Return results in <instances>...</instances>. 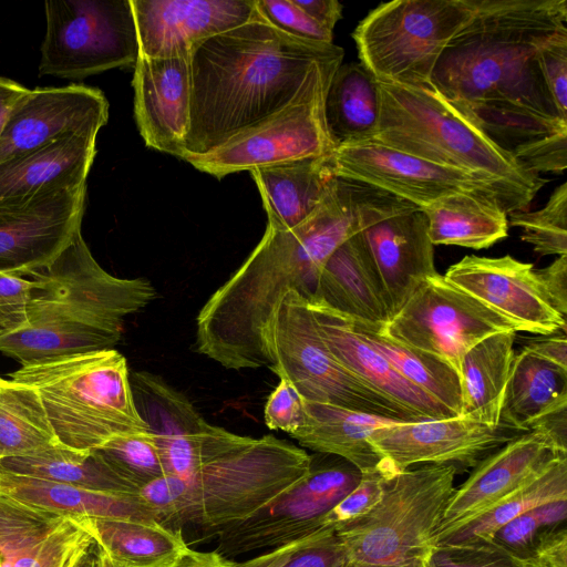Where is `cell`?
<instances>
[{
    "mask_svg": "<svg viewBox=\"0 0 567 567\" xmlns=\"http://www.w3.org/2000/svg\"><path fill=\"white\" fill-rule=\"evenodd\" d=\"M567 29L566 0H474L467 24L442 52L432 87L526 169L560 173L567 121L544 83L537 55Z\"/></svg>",
    "mask_w": 567,
    "mask_h": 567,
    "instance_id": "cell-1",
    "label": "cell"
},
{
    "mask_svg": "<svg viewBox=\"0 0 567 567\" xmlns=\"http://www.w3.org/2000/svg\"><path fill=\"white\" fill-rule=\"evenodd\" d=\"M358 186L336 177L316 210L287 230L267 226L241 266L196 318L197 351L226 369L270 367L264 332L288 291L308 302L337 247L359 228Z\"/></svg>",
    "mask_w": 567,
    "mask_h": 567,
    "instance_id": "cell-2",
    "label": "cell"
},
{
    "mask_svg": "<svg viewBox=\"0 0 567 567\" xmlns=\"http://www.w3.org/2000/svg\"><path fill=\"white\" fill-rule=\"evenodd\" d=\"M343 56L333 43L286 33L257 9L246 23L202 41L189 56L190 122L182 159L285 107L318 64Z\"/></svg>",
    "mask_w": 567,
    "mask_h": 567,
    "instance_id": "cell-3",
    "label": "cell"
},
{
    "mask_svg": "<svg viewBox=\"0 0 567 567\" xmlns=\"http://www.w3.org/2000/svg\"><path fill=\"white\" fill-rule=\"evenodd\" d=\"M28 302L0 322V352L21 365L114 349L124 320L156 298L146 278H118L103 269L81 230L47 267Z\"/></svg>",
    "mask_w": 567,
    "mask_h": 567,
    "instance_id": "cell-4",
    "label": "cell"
},
{
    "mask_svg": "<svg viewBox=\"0 0 567 567\" xmlns=\"http://www.w3.org/2000/svg\"><path fill=\"white\" fill-rule=\"evenodd\" d=\"M373 140L429 162L467 172L493 187L505 213L527 210L547 182L453 109L435 91L378 82Z\"/></svg>",
    "mask_w": 567,
    "mask_h": 567,
    "instance_id": "cell-5",
    "label": "cell"
},
{
    "mask_svg": "<svg viewBox=\"0 0 567 567\" xmlns=\"http://www.w3.org/2000/svg\"><path fill=\"white\" fill-rule=\"evenodd\" d=\"M10 377L35 390L64 447L94 451L116 436L150 429L137 411L126 359L115 349L21 365Z\"/></svg>",
    "mask_w": 567,
    "mask_h": 567,
    "instance_id": "cell-6",
    "label": "cell"
},
{
    "mask_svg": "<svg viewBox=\"0 0 567 567\" xmlns=\"http://www.w3.org/2000/svg\"><path fill=\"white\" fill-rule=\"evenodd\" d=\"M311 463L305 450L274 435L243 436L182 478L174 528L195 525L217 533L237 524L302 478Z\"/></svg>",
    "mask_w": 567,
    "mask_h": 567,
    "instance_id": "cell-7",
    "label": "cell"
},
{
    "mask_svg": "<svg viewBox=\"0 0 567 567\" xmlns=\"http://www.w3.org/2000/svg\"><path fill=\"white\" fill-rule=\"evenodd\" d=\"M269 369L290 382L302 400L359 413L417 422L430 420L379 393L343 367L321 338L308 302L288 291L264 332Z\"/></svg>",
    "mask_w": 567,
    "mask_h": 567,
    "instance_id": "cell-8",
    "label": "cell"
},
{
    "mask_svg": "<svg viewBox=\"0 0 567 567\" xmlns=\"http://www.w3.org/2000/svg\"><path fill=\"white\" fill-rule=\"evenodd\" d=\"M473 13L474 0L382 3L352 33L360 63L377 82L434 91V68Z\"/></svg>",
    "mask_w": 567,
    "mask_h": 567,
    "instance_id": "cell-9",
    "label": "cell"
},
{
    "mask_svg": "<svg viewBox=\"0 0 567 567\" xmlns=\"http://www.w3.org/2000/svg\"><path fill=\"white\" fill-rule=\"evenodd\" d=\"M457 473L451 464L391 473L374 508L336 530L351 561L396 565L422 560L455 489Z\"/></svg>",
    "mask_w": 567,
    "mask_h": 567,
    "instance_id": "cell-10",
    "label": "cell"
},
{
    "mask_svg": "<svg viewBox=\"0 0 567 567\" xmlns=\"http://www.w3.org/2000/svg\"><path fill=\"white\" fill-rule=\"evenodd\" d=\"M343 58L318 64L300 92L285 107L239 131L219 146L183 159L223 178L243 171L330 156L336 150L324 121V99Z\"/></svg>",
    "mask_w": 567,
    "mask_h": 567,
    "instance_id": "cell-11",
    "label": "cell"
},
{
    "mask_svg": "<svg viewBox=\"0 0 567 567\" xmlns=\"http://www.w3.org/2000/svg\"><path fill=\"white\" fill-rule=\"evenodd\" d=\"M40 75L81 80L134 66L140 55L130 0H49Z\"/></svg>",
    "mask_w": 567,
    "mask_h": 567,
    "instance_id": "cell-12",
    "label": "cell"
},
{
    "mask_svg": "<svg viewBox=\"0 0 567 567\" xmlns=\"http://www.w3.org/2000/svg\"><path fill=\"white\" fill-rule=\"evenodd\" d=\"M311 463L309 472L250 517L218 530L223 556L277 548L322 529L329 512L360 482L361 471L334 455Z\"/></svg>",
    "mask_w": 567,
    "mask_h": 567,
    "instance_id": "cell-13",
    "label": "cell"
},
{
    "mask_svg": "<svg viewBox=\"0 0 567 567\" xmlns=\"http://www.w3.org/2000/svg\"><path fill=\"white\" fill-rule=\"evenodd\" d=\"M379 330L442 359L458 374L462 359L472 347L491 334L516 331L509 320L439 272L429 277Z\"/></svg>",
    "mask_w": 567,
    "mask_h": 567,
    "instance_id": "cell-14",
    "label": "cell"
},
{
    "mask_svg": "<svg viewBox=\"0 0 567 567\" xmlns=\"http://www.w3.org/2000/svg\"><path fill=\"white\" fill-rule=\"evenodd\" d=\"M358 223L394 315L429 277L437 274L426 216L408 200L358 183Z\"/></svg>",
    "mask_w": 567,
    "mask_h": 567,
    "instance_id": "cell-15",
    "label": "cell"
},
{
    "mask_svg": "<svg viewBox=\"0 0 567 567\" xmlns=\"http://www.w3.org/2000/svg\"><path fill=\"white\" fill-rule=\"evenodd\" d=\"M331 164L336 177L375 187L420 208L458 192L487 193L499 204L493 187L478 177L375 140L338 146Z\"/></svg>",
    "mask_w": 567,
    "mask_h": 567,
    "instance_id": "cell-16",
    "label": "cell"
},
{
    "mask_svg": "<svg viewBox=\"0 0 567 567\" xmlns=\"http://www.w3.org/2000/svg\"><path fill=\"white\" fill-rule=\"evenodd\" d=\"M522 433L460 415L392 423L375 429L370 442L394 472L425 464H451L460 472Z\"/></svg>",
    "mask_w": 567,
    "mask_h": 567,
    "instance_id": "cell-17",
    "label": "cell"
},
{
    "mask_svg": "<svg viewBox=\"0 0 567 567\" xmlns=\"http://www.w3.org/2000/svg\"><path fill=\"white\" fill-rule=\"evenodd\" d=\"M86 185L0 205V271L19 277L47 267L81 230Z\"/></svg>",
    "mask_w": 567,
    "mask_h": 567,
    "instance_id": "cell-18",
    "label": "cell"
},
{
    "mask_svg": "<svg viewBox=\"0 0 567 567\" xmlns=\"http://www.w3.org/2000/svg\"><path fill=\"white\" fill-rule=\"evenodd\" d=\"M444 277L509 320L516 331L543 336L566 332V319L554 308L532 264L509 255H468L452 265Z\"/></svg>",
    "mask_w": 567,
    "mask_h": 567,
    "instance_id": "cell-19",
    "label": "cell"
},
{
    "mask_svg": "<svg viewBox=\"0 0 567 567\" xmlns=\"http://www.w3.org/2000/svg\"><path fill=\"white\" fill-rule=\"evenodd\" d=\"M103 92L84 84L28 90L12 106L0 135V163L70 133L97 132L107 123Z\"/></svg>",
    "mask_w": 567,
    "mask_h": 567,
    "instance_id": "cell-20",
    "label": "cell"
},
{
    "mask_svg": "<svg viewBox=\"0 0 567 567\" xmlns=\"http://www.w3.org/2000/svg\"><path fill=\"white\" fill-rule=\"evenodd\" d=\"M140 55L190 56L202 41L249 21L256 0H130Z\"/></svg>",
    "mask_w": 567,
    "mask_h": 567,
    "instance_id": "cell-21",
    "label": "cell"
},
{
    "mask_svg": "<svg viewBox=\"0 0 567 567\" xmlns=\"http://www.w3.org/2000/svg\"><path fill=\"white\" fill-rule=\"evenodd\" d=\"M561 457L567 454L557 451L538 431L514 437L482 460L467 480L454 489L433 537L530 483Z\"/></svg>",
    "mask_w": 567,
    "mask_h": 567,
    "instance_id": "cell-22",
    "label": "cell"
},
{
    "mask_svg": "<svg viewBox=\"0 0 567 567\" xmlns=\"http://www.w3.org/2000/svg\"><path fill=\"white\" fill-rule=\"evenodd\" d=\"M134 116L145 145L179 158L189 131V56L147 58L134 65Z\"/></svg>",
    "mask_w": 567,
    "mask_h": 567,
    "instance_id": "cell-23",
    "label": "cell"
},
{
    "mask_svg": "<svg viewBox=\"0 0 567 567\" xmlns=\"http://www.w3.org/2000/svg\"><path fill=\"white\" fill-rule=\"evenodd\" d=\"M309 303L379 329L393 317L386 288L359 228L326 261Z\"/></svg>",
    "mask_w": 567,
    "mask_h": 567,
    "instance_id": "cell-24",
    "label": "cell"
},
{
    "mask_svg": "<svg viewBox=\"0 0 567 567\" xmlns=\"http://www.w3.org/2000/svg\"><path fill=\"white\" fill-rule=\"evenodd\" d=\"M97 132L70 133L22 156L0 163V205L86 185Z\"/></svg>",
    "mask_w": 567,
    "mask_h": 567,
    "instance_id": "cell-25",
    "label": "cell"
},
{
    "mask_svg": "<svg viewBox=\"0 0 567 567\" xmlns=\"http://www.w3.org/2000/svg\"><path fill=\"white\" fill-rule=\"evenodd\" d=\"M308 307L321 338L333 357L375 391L425 419L457 416L402 377L383 355L364 342L340 315L318 303L308 302Z\"/></svg>",
    "mask_w": 567,
    "mask_h": 567,
    "instance_id": "cell-26",
    "label": "cell"
},
{
    "mask_svg": "<svg viewBox=\"0 0 567 567\" xmlns=\"http://www.w3.org/2000/svg\"><path fill=\"white\" fill-rule=\"evenodd\" d=\"M267 213V226L287 230L319 206L336 176L331 155L307 157L250 171Z\"/></svg>",
    "mask_w": 567,
    "mask_h": 567,
    "instance_id": "cell-27",
    "label": "cell"
},
{
    "mask_svg": "<svg viewBox=\"0 0 567 567\" xmlns=\"http://www.w3.org/2000/svg\"><path fill=\"white\" fill-rule=\"evenodd\" d=\"M303 419L290 436L300 445L320 454L339 456L365 473L383 461L370 442L372 432L399 423L394 420L359 413L332 404L302 400Z\"/></svg>",
    "mask_w": 567,
    "mask_h": 567,
    "instance_id": "cell-28",
    "label": "cell"
},
{
    "mask_svg": "<svg viewBox=\"0 0 567 567\" xmlns=\"http://www.w3.org/2000/svg\"><path fill=\"white\" fill-rule=\"evenodd\" d=\"M0 491L31 506L69 518L156 520L138 494L91 491L29 476L0 472Z\"/></svg>",
    "mask_w": 567,
    "mask_h": 567,
    "instance_id": "cell-29",
    "label": "cell"
},
{
    "mask_svg": "<svg viewBox=\"0 0 567 567\" xmlns=\"http://www.w3.org/2000/svg\"><path fill=\"white\" fill-rule=\"evenodd\" d=\"M96 542L114 567H166L189 547L182 529L156 520L72 518Z\"/></svg>",
    "mask_w": 567,
    "mask_h": 567,
    "instance_id": "cell-30",
    "label": "cell"
},
{
    "mask_svg": "<svg viewBox=\"0 0 567 567\" xmlns=\"http://www.w3.org/2000/svg\"><path fill=\"white\" fill-rule=\"evenodd\" d=\"M432 244L484 249L507 237L508 218L487 193L458 192L421 208Z\"/></svg>",
    "mask_w": 567,
    "mask_h": 567,
    "instance_id": "cell-31",
    "label": "cell"
},
{
    "mask_svg": "<svg viewBox=\"0 0 567 567\" xmlns=\"http://www.w3.org/2000/svg\"><path fill=\"white\" fill-rule=\"evenodd\" d=\"M516 331L491 334L463 357L460 370L461 415L491 426L499 424L511 368L515 358Z\"/></svg>",
    "mask_w": 567,
    "mask_h": 567,
    "instance_id": "cell-32",
    "label": "cell"
},
{
    "mask_svg": "<svg viewBox=\"0 0 567 567\" xmlns=\"http://www.w3.org/2000/svg\"><path fill=\"white\" fill-rule=\"evenodd\" d=\"M380 120L378 82L359 62L341 64L324 99V121L336 148L373 140Z\"/></svg>",
    "mask_w": 567,
    "mask_h": 567,
    "instance_id": "cell-33",
    "label": "cell"
},
{
    "mask_svg": "<svg viewBox=\"0 0 567 567\" xmlns=\"http://www.w3.org/2000/svg\"><path fill=\"white\" fill-rule=\"evenodd\" d=\"M563 497H567V457L557 460L534 481L488 508L434 536L431 545L488 544L492 535L516 516Z\"/></svg>",
    "mask_w": 567,
    "mask_h": 567,
    "instance_id": "cell-34",
    "label": "cell"
},
{
    "mask_svg": "<svg viewBox=\"0 0 567 567\" xmlns=\"http://www.w3.org/2000/svg\"><path fill=\"white\" fill-rule=\"evenodd\" d=\"M0 472L45 480L91 491L138 494L95 452L58 445L25 456L0 460Z\"/></svg>",
    "mask_w": 567,
    "mask_h": 567,
    "instance_id": "cell-35",
    "label": "cell"
},
{
    "mask_svg": "<svg viewBox=\"0 0 567 567\" xmlns=\"http://www.w3.org/2000/svg\"><path fill=\"white\" fill-rule=\"evenodd\" d=\"M566 400L567 371L522 349L511 368L499 423L528 432L540 414Z\"/></svg>",
    "mask_w": 567,
    "mask_h": 567,
    "instance_id": "cell-36",
    "label": "cell"
},
{
    "mask_svg": "<svg viewBox=\"0 0 567 567\" xmlns=\"http://www.w3.org/2000/svg\"><path fill=\"white\" fill-rule=\"evenodd\" d=\"M344 319L352 330L383 355L402 377L445 405L455 415H461V378L449 363L385 336L379 328Z\"/></svg>",
    "mask_w": 567,
    "mask_h": 567,
    "instance_id": "cell-37",
    "label": "cell"
},
{
    "mask_svg": "<svg viewBox=\"0 0 567 567\" xmlns=\"http://www.w3.org/2000/svg\"><path fill=\"white\" fill-rule=\"evenodd\" d=\"M60 445L40 398L28 384L0 378V460Z\"/></svg>",
    "mask_w": 567,
    "mask_h": 567,
    "instance_id": "cell-38",
    "label": "cell"
},
{
    "mask_svg": "<svg viewBox=\"0 0 567 567\" xmlns=\"http://www.w3.org/2000/svg\"><path fill=\"white\" fill-rule=\"evenodd\" d=\"M567 535V497L554 499L498 528L489 544L529 565L559 537Z\"/></svg>",
    "mask_w": 567,
    "mask_h": 567,
    "instance_id": "cell-39",
    "label": "cell"
},
{
    "mask_svg": "<svg viewBox=\"0 0 567 567\" xmlns=\"http://www.w3.org/2000/svg\"><path fill=\"white\" fill-rule=\"evenodd\" d=\"M94 451L138 492L167 474L155 434L150 429L116 436Z\"/></svg>",
    "mask_w": 567,
    "mask_h": 567,
    "instance_id": "cell-40",
    "label": "cell"
},
{
    "mask_svg": "<svg viewBox=\"0 0 567 567\" xmlns=\"http://www.w3.org/2000/svg\"><path fill=\"white\" fill-rule=\"evenodd\" d=\"M508 225L523 230L522 240L540 256L567 255V183L559 185L546 205L534 212L507 215Z\"/></svg>",
    "mask_w": 567,
    "mask_h": 567,
    "instance_id": "cell-41",
    "label": "cell"
},
{
    "mask_svg": "<svg viewBox=\"0 0 567 567\" xmlns=\"http://www.w3.org/2000/svg\"><path fill=\"white\" fill-rule=\"evenodd\" d=\"M391 473L394 471L384 460L375 470L362 473L358 485L326 516L323 527L337 530L371 512L381 499L385 478Z\"/></svg>",
    "mask_w": 567,
    "mask_h": 567,
    "instance_id": "cell-42",
    "label": "cell"
},
{
    "mask_svg": "<svg viewBox=\"0 0 567 567\" xmlns=\"http://www.w3.org/2000/svg\"><path fill=\"white\" fill-rule=\"evenodd\" d=\"M422 567H528L492 544L431 546L421 560Z\"/></svg>",
    "mask_w": 567,
    "mask_h": 567,
    "instance_id": "cell-43",
    "label": "cell"
},
{
    "mask_svg": "<svg viewBox=\"0 0 567 567\" xmlns=\"http://www.w3.org/2000/svg\"><path fill=\"white\" fill-rule=\"evenodd\" d=\"M256 9L286 33L312 42L333 43V32L312 20L293 0H256Z\"/></svg>",
    "mask_w": 567,
    "mask_h": 567,
    "instance_id": "cell-44",
    "label": "cell"
},
{
    "mask_svg": "<svg viewBox=\"0 0 567 567\" xmlns=\"http://www.w3.org/2000/svg\"><path fill=\"white\" fill-rule=\"evenodd\" d=\"M537 61L550 99L559 116L567 121V29L540 48Z\"/></svg>",
    "mask_w": 567,
    "mask_h": 567,
    "instance_id": "cell-45",
    "label": "cell"
},
{
    "mask_svg": "<svg viewBox=\"0 0 567 567\" xmlns=\"http://www.w3.org/2000/svg\"><path fill=\"white\" fill-rule=\"evenodd\" d=\"M351 559L334 529H322L306 539L282 567H349Z\"/></svg>",
    "mask_w": 567,
    "mask_h": 567,
    "instance_id": "cell-46",
    "label": "cell"
},
{
    "mask_svg": "<svg viewBox=\"0 0 567 567\" xmlns=\"http://www.w3.org/2000/svg\"><path fill=\"white\" fill-rule=\"evenodd\" d=\"M264 417L270 430L289 435L300 427L303 419L302 399L288 380L279 378V383L266 401Z\"/></svg>",
    "mask_w": 567,
    "mask_h": 567,
    "instance_id": "cell-47",
    "label": "cell"
},
{
    "mask_svg": "<svg viewBox=\"0 0 567 567\" xmlns=\"http://www.w3.org/2000/svg\"><path fill=\"white\" fill-rule=\"evenodd\" d=\"M34 286L32 278L0 271V322L23 308Z\"/></svg>",
    "mask_w": 567,
    "mask_h": 567,
    "instance_id": "cell-48",
    "label": "cell"
},
{
    "mask_svg": "<svg viewBox=\"0 0 567 567\" xmlns=\"http://www.w3.org/2000/svg\"><path fill=\"white\" fill-rule=\"evenodd\" d=\"M536 275L554 308L567 313V255L558 256L549 266L536 270Z\"/></svg>",
    "mask_w": 567,
    "mask_h": 567,
    "instance_id": "cell-49",
    "label": "cell"
},
{
    "mask_svg": "<svg viewBox=\"0 0 567 567\" xmlns=\"http://www.w3.org/2000/svg\"><path fill=\"white\" fill-rule=\"evenodd\" d=\"M529 431L543 433L560 453L567 454V400L540 414Z\"/></svg>",
    "mask_w": 567,
    "mask_h": 567,
    "instance_id": "cell-50",
    "label": "cell"
},
{
    "mask_svg": "<svg viewBox=\"0 0 567 567\" xmlns=\"http://www.w3.org/2000/svg\"><path fill=\"white\" fill-rule=\"evenodd\" d=\"M523 350L567 371V339L565 333L529 342Z\"/></svg>",
    "mask_w": 567,
    "mask_h": 567,
    "instance_id": "cell-51",
    "label": "cell"
},
{
    "mask_svg": "<svg viewBox=\"0 0 567 567\" xmlns=\"http://www.w3.org/2000/svg\"><path fill=\"white\" fill-rule=\"evenodd\" d=\"M312 20L333 32L342 17V4L337 0H293Z\"/></svg>",
    "mask_w": 567,
    "mask_h": 567,
    "instance_id": "cell-52",
    "label": "cell"
},
{
    "mask_svg": "<svg viewBox=\"0 0 567 567\" xmlns=\"http://www.w3.org/2000/svg\"><path fill=\"white\" fill-rule=\"evenodd\" d=\"M236 561H233L217 550L213 551H197L188 549L176 561L166 567H234Z\"/></svg>",
    "mask_w": 567,
    "mask_h": 567,
    "instance_id": "cell-53",
    "label": "cell"
},
{
    "mask_svg": "<svg viewBox=\"0 0 567 567\" xmlns=\"http://www.w3.org/2000/svg\"><path fill=\"white\" fill-rule=\"evenodd\" d=\"M310 537V536H308ZM308 537L293 542L291 544L274 548L272 550L246 560L236 563L234 567H282L292 553L300 547Z\"/></svg>",
    "mask_w": 567,
    "mask_h": 567,
    "instance_id": "cell-54",
    "label": "cell"
},
{
    "mask_svg": "<svg viewBox=\"0 0 567 567\" xmlns=\"http://www.w3.org/2000/svg\"><path fill=\"white\" fill-rule=\"evenodd\" d=\"M28 90L17 81L0 76V135L12 106Z\"/></svg>",
    "mask_w": 567,
    "mask_h": 567,
    "instance_id": "cell-55",
    "label": "cell"
},
{
    "mask_svg": "<svg viewBox=\"0 0 567 567\" xmlns=\"http://www.w3.org/2000/svg\"><path fill=\"white\" fill-rule=\"evenodd\" d=\"M73 567H101V549L95 540L82 553Z\"/></svg>",
    "mask_w": 567,
    "mask_h": 567,
    "instance_id": "cell-56",
    "label": "cell"
},
{
    "mask_svg": "<svg viewBox=\"0 0 567 567\" xmlns=\"http://www.w3.org/2000/svg\"><path fill=\"white\" fill-rule=\"evenodd\" d=\"M349 567H422L421 560L412 561L408 564L396 565H380V564H365V563H351Z\"/></svg>",
    "mask_w": 567,
    "mask_h": 567,
    "instance_id": "cell-57",
    "label": "cell"
},
{
    "mask_svg": "<svg viewBox=\"0 0 567 567\" xmlns=\"http://www.w3.org/2000/svg\"><path fill=\"white\" fill-rule=\"evenodd\" d=\"M101 549V548H100ZM101 567H114L109 558L101 550Z\"/></svg>",
    "mask_w": 567,
    "mask_h": 567,
    "instance_id": "cell-58",
    "label": "cell"
},
{
    "mask_svg": "<svg viewBox=\"0 0 567 567\" xmlns=\"http://www.w3.org/2000/svg\"><path fill=\"white\" fill-rule=\"evenodd\" d=\"M528 567H545V566L539 565V564H532V565H529Z\"/></svg>",
    "mask_w": 567,
    "mask_h": 567,
    "instance_id": "cell-59",
    "label": "cell"
}]
</instances>
